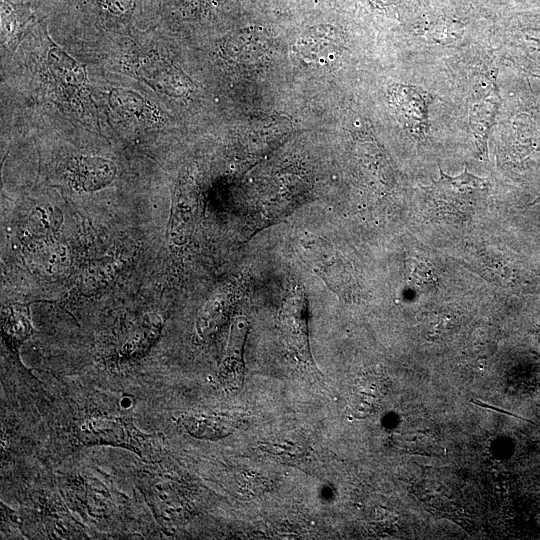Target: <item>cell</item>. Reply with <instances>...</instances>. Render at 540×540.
I'll list each match as a JSON object with an SVG mask.
<instances>
[{
  "label": "cell",
  "mask_w": 540,
  "mask_h": 540,
  "mask_svg": "<svg viewBox=\"0 0 540 540\" xmlns=\"http://www.w3.org/2000/svg\"><path fill=\"white\" fill-rule=\"evenodd\" d=\"M439 170V179L424 187L432 202L441 213L453 216L470 215L487 196V179L469 173L466 168L456 177H450Z\"/></svg>",
  "instance_id": "obj_1"
},
{
  "label": "cell",
  "mask_w": 540,
  "mask_h": 540,
  "mask_svg": "<svg viewBox=\"0 0 540 540\" xmlns=\"http://www.w3.org/2000/svg\"><path fill=\"white\" fill-rule=\"evenodd\" d=\"M308 302L304 290L295 286L286 296L281 310V326L287 343L296 355L312 363L309 347Z\"/></svg>",
  "instance_id": "obj_2"
},
{
  "label": "cell",
  "mask_w": 540,
  "mask_h": 540,
  "mask_svg": "<svg viewBox=\"0 0 540 540\" xmlns=\"http://www.w3.org/2000/svg\"><path fill=\"white\" fill-rule=\"evenodd\" d=\"M389 103L400 122L411 132L423 136L428 129V105L431 95L422 89L405 84L390 87Z\"/></svg>",
  "instance_id": "obj_3"
},
{
  "label": "cell",
  "mask_w": 540,
  "mask_h": 540,
  "mask_svg": "<svg viewBox=\"0 0 540 540\" xmlns=\"http://www.w3.org/2000/svg\"><path fill=\"white\" fill-rule=\"evenodd\" d=\"M342 36L330 27H315L305 31L294 44L296 56L309 66L333 63L343 51Z\"/></svg>",
  "instance_id": "obj_4"
},
{
  "label": "cell",
  "mask_w": 540,
  "mask_h": 540,
  "mask_svg": "<svg viewBox=\"0 0 540 540\" xmlns=\"http://www.w3.org/2000/svg\"><path fill=\"white\" fill-rule=\"evenodd\" d=\"M136 433L124 421L117 418H91L77 429V436L85 444H110L132 447L140 446Z\"/></svg>",
  "instance_id": "obj_5"
},
{
  "label": "cell",
  "mask_w": 540,
  "mask_h": 540,
  "mask_svg": "<svg viewBox=\"0 0 540 540\" xmlns=\"http://www.w3.org/2000/svg\"><path fill=\"white\" fill-rule=\"evenodd\" d=\"M248 331V319L243 315L237 316L231 324L226 353L220 369L222 381L231 389L239 388L244 381V348Z\"/></svg>",
  "instance_id": "obj_6"
},
{
  "label": "cell",
  "mask_w": 540,
  "mask_h": 540,
  "mask_svg": "<svg viewBox=\"0 0 540 540\" xmlns=\"http://www.w3.org/2000/svg\"><path fill=\"white\" fill-rule=\"evenodd\" d=\"M115 174L114 163L101 157H78L68 166V178L72 187L86 192L107 186Z\"/></svg>",
  "instance_id": "obj_7"
},
{
  "label": "cell",
  "mask_w": 540,
  "mask_h": 540,
  "mask_svg": "<svg viewBox=\"0 0 540 540\" xmlns=\"http://www.w3.org/2000/svg\"><path fill=\"white\" fill-rule=\"evenodd\" d=\"M197 210V197L189 188L179 189L173 203L169 224V239L182 245L193 231Z\"/></svg>",
  "instance_id": "obj_8"
},
{
  "label": "cell",
  "mask_w": 540,
  "mask_h": 540,
  "mask_svg": "<svg viewBox=\"0 0 540 540\" xmlns=\"http://www.w3.org/2000/svg\"><path fill=\"white\" fill-rule=\"evenodd\" d=\"M498 107L496 90L476 100L469 110V123L480 150L486 148L489 131L494 124Z\"/></svg>",
  "instance_id": "obj_9"
},
{
  "label": "cell",
  "mask_w": 540,
  "mask_h": 540,
  "mask_svg": "<svg viewBox=\"0 0 540 540\" xmlns=\"http://www.w3.org/2000/svg\"><path fill=\"white\" fill-rule=\"evenodd\" d=\"M182 425L190 435L212 440L226 437L235 429V422L229 418L208 415L185 416Z\"/></svg>",
  "instance_id": "obj_10"
},
{
  "label": "cell",
  "mask_w": 540,
  "mask_h": 540,
  "mask_svg": "<svg viewBox=\"0 0 540 540\" xmlns=\"http://www.w3.org/2000/svg\"><path fill=\"white\" fill-rule=\"evenodd\" d=\"M269 48V41L259 35H241L236 43H230V55L238 61L252 63L261 59Z\"/></svg>",
  "instance_id": "obj_11"
},
{
  "label": "cell",
  "mask_w": 540,
  "mask_h": 540,
  "mask_svg": "<svg viewBox=\"0 0 540 540\" xmlns=\"http://www.w3.org/2000/svg\"><path fill=\"white\" fill-rule=\"evenodd\" d=\"M3 330L11 339L21 341L30 331L31 325L27 309L22 305H11L3 311Z\"/></svg>",
  "instance_id": "obj_12"
},
{
  "label": "cell",
  "mask_w": 540,
  "mask_h": 540,
  "mask_svg": "<svg viewBox=\"0 0 540 540\" xmlns=\"http://www.w3.org/2000/svg\"><path fill=\"white\" fill-rule=\"evenodd\" d=\"M61 223V212L52 206H38L28 217V226L37 235L55 231Z\"/></svg>",
  "instance_id": "obj_13"
},
{
  "label": "cell",
  "mask_w": 540,
  "mask_h": 540,
  "mask_svg": "<svg viewBox=\"0 0 540 540\" xmlns=\"http://www.w3.org/2000/svg\"><path fill=\"white\" fill-rule=\"evenodd\" d=\"M111 99L116 105L122 107L134 114H138L143 109L144 101L141 96L137 95L133 91L115 90L111 95Z\"/></svg>",
  "instance_id": "obj_14"
}]
</instances>
